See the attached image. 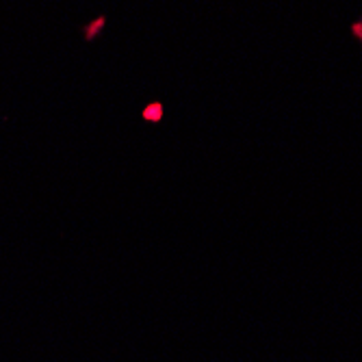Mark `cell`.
Listing matches in <instances>:
<instances>
[{"label": "cell", "mask_w": 362, "mask_h": 362, "mask_svg": "<svg viewBox=\"0 0 362 362\" xmlns=\"http://www.w3.org/2000/svg\"><path fill=\"white\" fill-rule=\"evenodd\" d=\"M163 117V105L160 103H152L144 109V119H150V122H158Z\"/></svg>", "instance_id": "cell-1"}]
</instances>
